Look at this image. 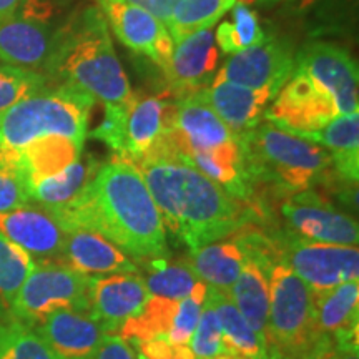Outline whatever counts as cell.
<instances>
[{
  "mask_svg": "<svg viewBox=\"0 0 359 359\" xmlns=\"http://www.w3.org/2000/svg\"><path fill=\"white\" fill-rule=\"evenodd\" d=\"M62 230L95 231L128 257L163 258L167 233L140 170L132 160L114 155L75 200L45 210Z\"/></svg>",
  "mask_w": 359,
  "mask_h": 359,
  "instance_id": "cell-1",
  "label": "cell"
},
{
  "mask_svg": "<svg viewBox=\"0 0 359 359\" xmlns=\"http://www.w3.org/2000/svg\"><path fill=\"white\" fill-rule=\"evenodd\" d=\"M168 132L135 163L163 226L188 248L224 240L245 228L255 210L193 167L175 148Z\"/></svg>",
  "mask_w": 359,
  "mask_h": 359,
  "instance_id": "cell-2",
  "label": "cell"
},
{
  "mask_svg": "<svg viewBox=\"0 0 359 359\" xmlns=\"http://www.w3.org/2000/svg\"><path fill=\"white\" fill-rule=\"evenodd\" d=\"M45 70L58 83L82 90L103 105L125 103L135 93L98 7H87L58 30Z\"/></svg>",
  "mask_w": 359,
  "mask_h": 359,
  "instance_id": "cell-3",
  "label": "cell"
},
{
  "mask_svg": "<svg viewBox=\"0 0 359 359\" xmlns=\"http://www.w3.org/2000/svg\"><path fill=\"white\" fill-rule=\"evenodd\" d=\"M238 142L253 187V198L257 185L290 196L314 187L333 185L334 180H339L333 160L320 143L271 123L258 125Z\"/></svg>",
  "mask_w": 359,
  "mask_h": 359,
  "instance_id": "cell-4",
  "label": "cell"
},
{
  "mask_svg": "<svg viewBox=\"0 0 359 359\" xmlns=\"http://www.w3.org/2000/svg\"><path fill=\"white\" fill-rule=\"evenodd\" d=\"M95 102L82 90L57 83L15 103L4 111L0 122V165H7L17 151L47 135L85 143L88 116Z\"/></svg>",
  "mask_w": 359,
  "mask_h": 359,
  "instance_id": "cell-5",
  "label": "cell"
},
{
  "mask_svg": "<svg viewBox=\"0 0 359 359\" xmlns=\"http://www.w3.org/2000/svg\"><path fill=\"white\" fill-rule=\"evenodd\" d=\"M321 339L314 314V293L288 264L278 259L269 271V354L303 359Z\"/></svg>",
  "mask_w": 359,
  "mask_h": 359,
  "instance_id": "cell-6",
  "label": "cell"
},
{
  "mask_svg": "<svg viewBox=\"0 0 359 359\" xmlns=\"http://www.w3.org/2000/svg\"><path fill=\"white\" fill-rule=\"evenodd\" d=\"M90 276L60 262H35L13 299L8 316L29 326L60 309L90 313Z\"/></svg>",
  "mask_w": 359,
  "mask_h": 359,
  "instance_id": "cell-7",
  "label": "cell"
},
{
  "mask_svg": "<svg viewBox=\"0 0 359 359\" xmlns=\"http://www.w3.org/2000/svg\"><path fill=\"white\" fill-rule=\"evenodd\" d=\"M336 116L339 111L331 93L302 67L294 65L290 79L264 110L263 118L278 128L304 137L325 128Z\"/></svg>",
  "mask_w": 359,
  "mask_h": 359,
  "instance_id": "cell-8",
  "label": "cell"
},
{
  "mask_svg": "<svg viewBox=\"0 0 359 359\" xmlns=\"http://www.w3.org/2000/svg\"><path fill=\"white\" fill-rule=\"evenodd\" d=\"M45 0H25L13 15L0 22V62L19 69H45L57 42Z\"/></svg>",
  "mask_w": 359,
  "mask_h": 359,
  "instance_id": "cell-9",
  "label": "cell"
},
{
  "mask_svg": "<svg viewBox=\"0 0 359 359\" xmlns=\"http://www.w3.org/2000/svg\"><path fill=\"white\" fill-rule=\"evenodd\" d=\"M280 215L290 236L318 243L358 246L356 219L336 208L320 191L304 190L285 196Z\"/></svg>",
  "mask_w": 359,
  "mask_h": 359,
  "instance_id": "cell-10",
  "label": "cell"
},
{
  "mask_svg": "<svg viewBox=\"0 0 359 359\" xmlns=\"http://www.w3.org/2000/svg\"><path fill=\"white\" fill-rule=\"evenodd\" d=\"M278 259L286 263L313 293L359 280L358 246L318 243L291 236Z\"/></svg>",
  "mask_w": 359,
  "mask_h": 359,
  "instance_id": "cell-11",
  "label": "cell"
},
{
  "mask_svg": "<svg viewBox=\"0 0 359 359\" xmlns=\"http://www.w3.org/2000/svg\"><path fill=\"white\" fill-rule=\"evenodd\" d=\"M294 60L293 47L285 39L266 37L262 43L228 57L213 82H228L250 90L271 88L278 93L290 79Z\"/></svg>",
  "mask_w": 359,
  "mask_h": 359,
  "instance_id": "cell-12",
  "label": "cell"
},
{
  "mask_svg": "<svg viewBox=\"0 0 359 359\" xmlns=\"http://www.w3.org/2000/svg\"><path fill=\"white\" fill-rule=\"evenodd\" d=\"M98 11L125 47L168 69L175 43L163 22L128 0H98Z\"/></svg>",
  "mask_w": 359,
  "mask_h": 359,
  "instance_id": "cell-13",
  "label": "cell"
},
{
  "mask_svg": "<svg viewBox=\"0 0 359 359\" xmlns=\"http://www.w3.org/2000/svg\"><path fill=\"white\" fill-rule=\"evenodd\" d=\"M294 65L321 83L334 98L339 115L358 114V65L339 45L331 42H311L296 55Z\"/></svg>",
  "mask_w": 359,
  "mask_h": 359,
  "instance_id": "cell-14",
  "label": "cell"
},
{
  "mask_svg": "<svg viewBox=\"0 0 359 359\" xmlns=\"http://www.w3.org/2000/svg\"><path fill=\"white\" fill-rule=\"evenodd\" d=\"M218 60L219 50L212 29L188 35L175 45L168 69L163 72L168 95L178 100L210 87Z\"/></svg>",
  "mask_w": 359,
  "mask_h": 359,
  "instance_id": "cell-15",
  "label": "cell"
},
{
  "mask_svg": "<svg viewBox=\"0 0 359 359\" xmlns=\"http://www.w3.org/2000/svg\"><path fill=\"white\" fill-rule=\"evenodd\" d=\"M148 296L138 273L90 276V314L109 334L118 333L123 323L145 306Z\"/></svg>",
  "mask_w": 359,
  "mask_h": 359,
  "instance_id": "cell-16",
  "label": "cell"
},
{
  "mask_svg": "<svg viewBox=\"0 0 359 359\" xmlns=\"http://www.w3.org/2000/svg\"><path fill=\"white\" fill-rule=\"evenodd\" d=\"M168 137L182 155L190 150H208L238 140L200 92L175 100Z\"/></svg>",
  "mask_w": 359,
  "mask_h": 359,
  "instance_id": "cell-17",
  "label": "cell"
},
{
  "mask_svg": "<svg viewBox=\"0 0 359 359\" xmlns=\"http://www.w3.org/2000/svg\"><path fill=\"white\" fill-rule=\"evenodd\" d=\"M58 359H88L109 336L92 314L60 309L32 326Z\"/></svg>",
  "mask_w": 359,
  "mask_h": 359,
  "instance_id": "cell-18",
  "label": "cell"
},
{
  "mask_svg": "<svg viewBox=\"0 0 359 359\" xmlns=\"http://www.w3.org/2000/svg\"><path fill=\"white\" fill-rule=\"evenodd\" d=\"M60 257L67 266L85 276L138 273L137 263L110 240L95 231L74 228L65 231Z\"/></svg>",
  "mask_w": 359,
  "mask_h": 359,
  "instance_id": "cell-19",
  "label": "cell"
},
{
  "mask_svg": "<svg viewBox=\"0 0 359 359\" xmlns=\"http://www.w3.org/2000/svg\"><path fill=\"white\" fill-rule=\"evenodd\" d=\"M200 93L238 140L258 127L268 103L276 97L271 88L250 90L228 82H213Z\"/></svg>",
  "mask_w": 359,
  "mask_h": 359,
  "instance_id": "cell-20",
  "label": "cell"
},
{
  "mask_svg": "<svg viewBox=\"0 0 359 359\" xmlns=\"http://www.w3.org/2000/svg\"><path fill=\"white\" fill-rule=\"evenodd\" d=\"M175 98L167 92L160 97H143L135 93L125 128L123 158L137 163L172 128Z\"/></svg>",
  "mask_w": 359,
  "mask_h": 359,
  "instance_id": "cell-21",
  "label": "cell"
},
{
  "mask_svg": "<svg viewBox=\"0 0 359 359\" xmlns=\"http://www.w3.org/2000/svg\"><path fill=\"white\" fill-rule=\"evenodd\" d=\"M314 314L321 338L336 346H358L359 280L314 293Z\"/></svg>",
  "mask_w": 359,
  "mask_h": 359,
  "instance_id": "cell-22",
  "label": "cell"
},
{
  "mask_svg": "<svg viewBox=\"0 0 359 359\" xmlns=\"http://www.w3.org/2000/svg\"><path fill=\"white\" fill-rule=\"evenodd\" d=\"M0 233L32 257H60L65 241V231L57 219L40 206L0 213Z\"/></svg>",
  "mask_w": 359,
  "mask_h": 359,
  "instance_id": "cell-23",
  "label": "cell"
},
{
  "mask_svg": "<svg viewBox=\"0 0 359 359\" xmlns=\"http://www.w3.org/2000/svg\"><path fill=\"white\" fill-rule=\"evenodd\" d=\"M83 143L60 135H47L29 143L8 161V167L19 168L25 175L29 187L45 177H50L82 156Z\"/></svg>",
  "mask_w": 359,
  "mask_h": 359,
  "instance_id": "cell-24",
  "label": "cell"
},
{
  "mask_svg": "<svg viewBox=\"0 0 359 359\" xmlns=\"http://www.w3.org/2000/svg\"><path fill=\"white\" fill-rule=\"evenodd\" d=\"M245 262L240 240H219L190 248L187 263L210 288L230 293Z\"/></svg>",
  "mask_w": 359,
  "mask_h": 359,
  "instance_id": "cell-25",
  "label": "cell"
},
{
  "mask_svg": "<svg viewBox=\"0 0 359 359\" xmlns=\"http://www.w3.org/2000/svg\"><path fill=\"white\" fill-rule=\"evenodd\" d=\"M303 138L323 145L333 160L334 173L341 182L356 187L359 177V114L339 115L325 128Z\"/></svg>",
  "mask_w": 359,
  "mask_h": 359,
  "instance_id": "cell-26",
  "label": "cell"
},
{
  "mask_svg": "<svg viewBox=\"0 0 359 359\" xmlns=\"http://www.w3.org/2000/svg\"><path fill=\"white\" fill-rule=\"evenodd\" d=\"M100 161L93 156L80 158L69 167L50 177H45L30 187V201L43 210H55L69 205L85 190V187L95 177Z\"/></svg>",
  "mask_w": 359,
  "mask_h": 359,
  "instance_id": "cell-27",
  "label": "cell"
},
{
  "mask_svg": "<svg viewBox=\"0 0 359 359\" xmlns=\"http://www.w3.org/2000/svg\"><path fill=\"white\" fill-rule=\"evenodd\" d=\"M206 302L212 304L217 313L224 346L230 351L240 354L248 359H268L269 351L266 341L251 330L241 313L238 311L235 303L231 302L230 294L223 291L213 290L208 286Z\"/></svg>",
  "mask_w": 359,
  "mask_h": 359,
  "instance_id": "cell-28",
  "label": "cell"
},
{
  "mask_svg": "<svg viewBox=\"0 0 359 359\" xmlns=\"http://www.w3.org/2000/svg\"><path fill=\"white\" fill-rule=\"evenodd\" d=\"M178 302L165 299L160 296H148L145 306L140 311L125 321L116 336L132 343L151 339H167L172 330L175 313H177Z\"/></svg>",
  "mask_w": 359,
  "mask_h": 359,
  "instance_id": "cell-29",
  "label": "cell"
},
{
  "mask_svg": "<svg viewBox=\"0 0 359 359\" xmlns=\"http://www.w3.org/2000/svg\"><path fill=\"white\" fill-rule=\"evenodd\" d=\"M235 4V0H178L167 24L173 43L200 30L212 29Z\"/></svg>",
  "mask_w": 359,
  "mask_h": 359,
  "instance_id": "cell-30",
  "label": "cell"
},
{
  "mask_svg": "<svg viewBox=\"0 0 359 359\" xmlns=\"http://www.w3.org/2000/svg\"><path fill=\"white\" fill-rule=\"evenodd\" d=\"M147 275L142 278L148 294L165 299L187 298L198 283V276L187 262H167L165 258L147 259Z\"/></svg>",
  "mask_w": 359,
  "mask_h": 359,
  "instance_id": "cell-31",
  "label": "cell"
},
{
  "mask_svg": "<svg viewBox=\"0 0 359 359\" xmlns=\"http://www.w3.org/2000/svg\"><path fill=\"white\" fill-rule=\"evenodd\" d=\"M266 39L257 12L251 11L248 6H233L231 17L218 25L217 34H215V42H217L218 50L224 55H233V53L243 52L246 48L255 47Z\"/></svg>",
  "mask_w": 359,
  "mask_h": 359,
  "instance_id": "cell-32",
  "label": "cell"
},
{
  "mask_svg": "<svg viewBox=\"0 0 359 359\" xmlns=\"http://www.w3.org/2000/svg\"><path fill=\"white\" fill-rule=\"evenodd\" d=\"M35 259L13 241L0 233V308L11 311V306L24 281L32 271Z\"/></svg>",
  "mask_w": 359,
  "mask_h": 359,
  "instance_id": "cell-33",
  "label": "cell"
},
{
  "mask_svg": "<svg viewBox=\"0 0 359 359\" xmlns=\"http://www.w3.org/2000/svg\"><path fill=\"white\" fill-rule=\"evenodd\" d=\"M0 359H58L32 326L17 320L0 323Z\"/></svg>",
  "mask_w": 359,
  "mask_h": 359,
  "instance_id": "cell-34",
  "label": "cell"
},
{
  "mask_svg": "<svg viewBox=\"0 0 359 359\" xmlns=\"http://www.w3.org/2000/svg\"><path fill=\"white\" fill-rule=\"evenodd\" d=\"M47 80V75L37 70L0 65V114L43 88Z\"/></svg>",
  "mask_w": 359,
  "mask_h": 359,
  "instance_id": "cell-35",
  "label": "cell"
},
{
  "mask_svg": "<svg viewBox=\"0 0 359 359\" xmlns=\"http://www.w3.org/2000/svg\"><path fill=\"white\" fill-rule=\"evenodd\" d=\"M206 296H208V285L198 281L187 298L180 299L172 330H170L167 338L170 343L180 344V346H190V339L200 321L201 311H203L206 303Z\"/></svg>",
  "mask_w": 359,
  "mask_h": 359,
  "instance_id": "cell-36",
  "label": "cell"
},
{
  "mask_svg": "<svg viewBox=\"0 0 359 359\" xmlns=\"http://www.w3.org/2000/svg\"><path fill=\"white\" fill-rule=\"evenodd\" d=\"M190 348L196 359H218L228 351L218 316L208 302L205 303L198 325L190 339Z\"/></svg>",
  "mask_w": 359,
  "mask_h": 359,
  "instance_id": "cell-37",
  "label": "cell"
},
{
  "mask_svg": "<svg viewBox=\"0 0 359 359\" xmlns=\"http://www.w3.org/2000/svg\"><path fill=\"white\" fill-rule=\"evenodd\" d=\"M135 98H130L128 102L118 103V105H103V120L100 125L93 130L92 137L105 143L107 147L114 150L115 155L123 156L125 150V128H127V116L128 110L132 107Z\"/></svg>",
  "mask_w": 359,
  "mask_h": 359,
  "instance_id": "cell-38",
  "label": "cell"
},
{
  "mask_svg": "<svg viewBox=\"0 0 359 359\" xmlns=\"http://www.w3.org/2000/svg\"><path fill=\"white\" fill-rule=\"evenodd\" d=\"M30 187L19 168L0 165V213L30 206Z\"/></svg>",
  "mask_w": 359,
  "mask_h": 359,
  "instance_id": "cell-39",
  "label": "cell"
},
{
  "mask_svg": "<svg viewBox=\"0 0 359 359\" xmlns=\"http://www.w3.org/2000/svg\"><path fill=\"white\" fill-rule=\"evenodd\" d=\"M88 359H137V353L128 341L116 334H109Z\"/></svg>",
  "mask_w": 359,
  "mask_h": 359,
  "instance_id": "cell-40",
  "label": "cell"
},
{
  "mask_svg": "<svg viewBox=\"0 0 359 359\" xmlns=\"http://www.w3.org/2000/svg\"><path fill=\"white\" fill-rule=\"evenodd\" d=\"M128 2L135 4V6L145 8L155 15L160 22H163L165 27H167L170 17H172V12L175 6L178 4V0H128Z\"/></svg>",
  "mask_w": 359,
  "mask_h": 359,
  "instance_id": "cell-41",
  "label": "cell"
},
{
  "mask_svg": "<svg viewBox=\"0 0 359 359\" xmlns=\"http://www.w3.org/2000/svg\"><path fill=\"white\" fill-rule=\"evenodd\" d=\"M325 359H359L358 346H336L331 341Z\"/></svg>",
  "mask_w": 359,
  "mask_h": 359,
  "instance_id": "cell-42",
  "label": "cell"
},
{
  "mask_svg": "<svg viewBox=\"0 0 359 359\" xmlns=\"http://www.w3.org/2000/svg\"><path fill=\"white\" fill-rule=\"evenodd\" d=\"M25 0H0V22L6 20L24 6Z\"/></svg>",
  "mask_w": 359,
  "mask_h": 359,
  "instance_id": "cell-43",
  "label": "cell"
},
{
  "mask_svg": "<svg viewBox=\"0 0 359 359\" xmlns=\"http://www.w3.org/2000/svg\"><path fill=\"white\" fill-rule=\"evenodd\" d=\"M330 344H331V339L330 338H323L320 343L316 344V348H314L313 351L309 353L308 356H304L303 359H325L326 351H327V348H330Z\"/></svg>",
  "mask_w": 359,
  "mask_h": 359,
  "instance_id": "cell-44",
  "label": "cell"
},
{
  "mask_svg": "<svg viewBox=\"0 0 359 359\" xmlns=\"http://www.w3.org/2000/svg\"><path fill=\"white\" fill-rule=\"evenodd\" d=\"M314 2H318V0H299V8H308V7H311Z\"/></svg>",
  "mask_w": 359,
  "mask_h": 359,
  "instance_id": "cell-45",
  "label": "cell"
},
{
  "mask_svg": "<svg viewBox=\"0 0 359 359\" xmlns=\"http://www.w3.org/2000/svg\"><path fill=\"white\" fill-rule=\"evenodd\" d=\"M236 4H240V6H250V4L257 2V0H235Z\"/></svg>",
  "mask_w": 359,
  "mask_h": 359,
  "instance_id": "cell-46",
  "label": "cell"
},
{
  "mask_svg": "<svg viewBox=\"0 0 359 359\" xmlns=\"http://www.w3.org/2000/svg\"><path fill=\"white\" fill-rule=\"evenodd\" d=\"M268 359H286V358L278 356V354H269V358H268Z\"/></svg>",
  "mask_w": 359,
  "mask_h": 359,
  "instance_id": "cell-47",
  "label": "cell"
},
{
  "mask_svg": "<svg viewBox=\"0 0 359 359\" xmlns=\"http://www.w3.org/2000/svg\"><path fill=\"white\" fill-rule=\"evenodd\" d=\"M2 115H4V114H0V122H2Z\"/></svg>",
  "mask_w": 359,
  "mask_h": 359,
  "instance_id": "cell-48",
  "label": "cell"
},
{
  "mask_svg": "<svg viewBox=\"0 0 359 359\" xmlns=\"http://www.w3.org/2000/svg\"><path fill=\"white\" fill-rule=\"evenodd\" d=\"M137 359H143V358H138V356H137Z\"/></svg>",
  "mask_w": 359,
  "mask_h": 359,
  "instance_id": "cell-49",
  "label": "cell"
}]
</instances>
